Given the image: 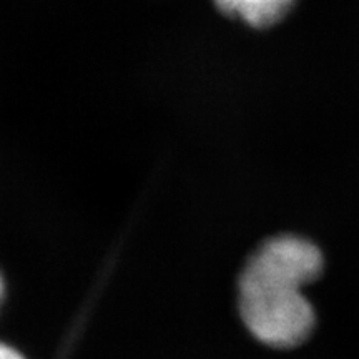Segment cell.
<instances>
[{"instance_id":"obj_2","label":"cell","mask_w":359,"mask_h":359,"mask_svg":"<svg viewBox=\"0 0 359 359\" xmlns=\"http://www.w3.org/2000/svg\"><path fill=\"white\" fill-rule=\"evenodd\" d=\"M294 0H215V6L228 17H236L255 29L275 25L280 22Z\"/></svg>"},{"instance_id":"obj_4","label":"cell","mask_w":359,"mask_h":359,"mask_svg":"<svg viewBox=\"0 0 359 359\" xmlns=\"http://www.w3.org/2000/svg\"><path fill=\"white\" fill-rule=\"evenodd\" d=\"M4 294V281H2V276H0V298H2Z\"/></svg>"},{"instance_id":"obj_3","label":"cell","mask_w":359,"mask_h":359,"mask_svg":"<svg viewBox=\"0 0 359 359\" xmlns=\"http://www.w3.org/2000/svg\"><path fill=\"white\" fill-rule=\"evenodd\" d=\"M0 359H24L20 356L15 349L11 346H6V344H0Z\"/></svg>"},{"instance_id":"obj_1","label":"cell","mask_w":359,"mask_h":359,"mask_svg":"<svg viewBox=\"0 0 359 359\" xmlns=\"http://www.w3.org/2000/svg\"><path fill=\"white\" fill-rule=\"evenodd\" d=\"M321 269V251L296 235L266 240L251 255L240 276V313L255 338L273 348L308 339L316 316L302 290Z\"/></svg>"}]
</instances>
